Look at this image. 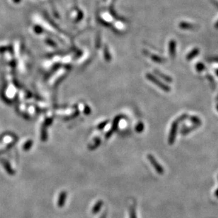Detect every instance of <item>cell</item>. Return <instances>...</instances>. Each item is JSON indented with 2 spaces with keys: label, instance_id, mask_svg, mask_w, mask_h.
<instances>
[{
  "label": "cell",
  "instance_id": "7",
  "mask_svg": "<svg viewBox=\"0 0 218 218\" xmlns=\"http://www.w3.org/2000/svg\"><path fill=\"white\" fill-rule=\"evenodd\" d=\"M198 54H199V49H198V48H195V49H193L192 51L187 55V60H191V59H192L193 58H195L196 56H197Z\"/></svg>",
  "mask_w": 218,
  "mask_h": 218
},
{
  "label": "cell",
  "instance_id": "4",
  "mask_svg": "<svg viewBox=\"0 0 218 218\" xmlns=\"http://www.w3.org/2000/svg\"><path fill=\"white\" fill-rule=\"evenodd\" d=\"M148 160L150 161V162L151 163L152 166H153L155 169L157 171V172H158V173H160V174H162V173H164V169H163L162 167L160 166V164H159L158 162H157V160L155 159L153 156H152V155H148Z\"/></svg>",
  "mask_w": 218,
  "mask_h": 218
},
{
  "label": "cell",
  "instance_id": "6",
  "mask_svg": "<svg viewBox=\"0 0 218 218\" xmlns=\"http://www.w3.org/2000/svg\"><path fill=\"white\" fill-rule=\"evenodd\" d=\"M169 55L172 58H174L176 55V43L175 41L173 40H172L169 43Z\"/></svg>",
  "mask_w": 218,
  "mask_h": 218
},
{
  "label": "cell",
  "instance_id": "5",
  "mask_svg": "<svg viewBox=\"0 0 218 218\" xmlns=\"http://www.w3.org/2000/svg\"><path fill=\"white\" fill-rule=\"evenodd\" d=\"M154 73L156 75H158V77H160V78H162L163 80H165V81H167V82H168V83H172V79L170 77H169L168 75H166V74L162 73V72L159 71V70H154Z\"/></svg>",
  "mask_w": 218,
  "mask_h": 218
},
{
  "label": "cell",
  "instance_id": "17",
  "mask_svg": "<svg viewBox=\"0 0 218 218\" xmlns=\"http://www.w3.org/2000/svg\"><path fill=\"white\" fill-rule=\"evenodd\" d=\"M217 100H218V96H217Z\"/></svg>",
  "mask_w": 218,
  "mask_h": 218
},
{
  "label": "cell",
  "instance_id": "15",
  "mask_svg": "<svg viewBox=\"0 0 218 218\" xmlns=\"http://www.w3.org/2000/svg\"><path fill=\"white\" fill-rule=\"evenodd\" d=\"M216 74H217V75L218 76V70H216Z\"/></svg>",
  "mask_w": 218,
  "mask_h": 218
},
{
  "label": "cell",
  "instance_id": "13",
  "mask_svg": "<svg viewBox=\"0 0 218 218\" xmlns=\"http://www.w3.org/2000/svg\"><path fill=\"white\" fill-rule=\"evenodd\" d=\"M104 58H105V59L107 61L109 62L111 60V56L110 52H109L107 48H106L105 50H104Z\"/></svg>",
  "mask_w": 218,
  "mask_h": 218
},
{
  "label": "cell",
  "instance_id": "14",
  "mask_svg": "<svg viewBox=\"0 0 218 218\" xmlns=\"http://www.w3.org/2000/svg\"><path fill=\"white\" fill-rule=\"evenodd\" d=\"M107 123H108V120L104 121V123H102V124H100V125H99V127H98V128H99V129H102V128H103V127H104V126H105V125H106L107 124Z\"/></svg>",
  "mask_w": 218,
  "mask_h": 218
},
{
  "label": "cell",
  "instance_id": "11",
  "mask_svg": "<svg viewBox=\"0 0 218 218\" xmlns=\"http://www.w3.org/2000/svg\"><path fill=\"white\" fill-rule=\"evenodd\" d=\"M205 68H206V67H205L204 64L202 63H198L196 65V70L198 72H203L205 70Z\"/></svg>",
  "mask_w": 218,
  "mask_h": 218
},
{
  "label": "cell",
  "instance_id": "12",
  "mask_svg": "<svg viewBox=\"0 0 218 218\" xmlns=\"http://www.w3.org/2000/svg\"><path fill=\"white\" fill-rule=\"evenodd\" d=\"M190 120L191 122L193 123L194 124H196V125H200V124H201V121H200V118L197 117V116H191V117L190 118Z\"/></svg>",
  "mask_w": 218,
  "mask_h": 218
},
{
  "label": "cell",
  "instance_id": "3",
  "mask_svg": "<svg viewBox=\"0 0 218 218\" xmlns=\"http://www.w3.org/2000/svg\"><path fill=\"white\" fill-rule=\"evenodd\" d=\"M123 118V116H122L121 115H119L117 116V117H115V118L114 119V120H113V123H112V128H111L110 130V131L108 132L106 134V138L108 139L110 138V136L112 135L113 133H114L115 131L117 130V129H118V125H119V122H120L121 119Z\"/></svg>",
  "mask_w": 218,
  "mask_h": 218
},
{
  "label": "cell",
  "instance_id": "2",
  "mask_svg": "<svg viewBox=\"0 0 218 218\" xmlns=\"http://www.w3.org/2000/svg\"><path fill=\"white\" fill-rule=\"evenodd\" d=\"M179 123V122L177 119H176V120L174 121V122L172 123V127H171V130H170V133H169V139H168V142L170 145H173L174 142H175Z\"/></svg>",
  "mask_w": 218,
  "mask_h": 218
},
{
  "label": "cell",
  "instance_id": "10",
  "mask_svg": "<svg viewBox=\"0 0 218 218\" xmlns=\"http://www.w3.org/2000/svg\"><path fill=\"white\" fill-rule=\"evenodd\" d=\"M144 130V124L142 122H139L136 126V131L138 133H142Z\"/></svg>",
  "mask_w": 218,
  "mask_h": 218
},
{
  "label": "cell",
  "instance_id": "9",
  "mask_svg": "<svg viewBox=\"0 0 218 218\" xmlns=\"http://www.w3.org/2000/svg\"><path fill=\"white\" fill-rule=\"evenodd\" d=\"M198 126H199V125H194L193 127H188V128H185V129H183L182 130V133L183 134V135H186V134H188L189 133H190L191 131L193 130L194 129H196V127H198Z\"/></svg>",
  "mask_w": 218,
  "mask_h": 218
},
{
  "label": "cell",
  "instance_id": "16",
  "mask_svg": "<svg viewBox=\"0 0 218 218\" xmlns=\"http://www.w3.org/2000/svg\"><path fill=\"white\" fill-rule=\"evenodd\" d=\"M217 111H218V105H217Z\"/></svg>",
  "mask_w": 218,
  "mask_h": 218
},
{
  "label": "cell",
  "instance_id": "1",
  "mask_svg": "<svg viewBox=\"0 0 218 218\" xmlns=\"http://www.w3.org/2000/svg\"><path fill=\"white\" fill-rule=\"evenodd\" d=\"M146 78H147L148 80H150V81H151V82H152L155 85L158 86V87H160L161 89L163 90V91H165L166 92H169L170 90H171V89H170V87H169V86H167V84H165L162 82V81H160L158 79H157L156 77L153 75V74H152L150 73H148L147 74H146Z\"/></svg>",
  "mask_w": 218,
  "mask_h": 218
},
{
  "label": "cell",
  "instance_id": "8",
  "mask_svg": "<svg viewBox=\"0 0 218 218\" xmlns=\"http://www.w3.org/2000/svg\"><path fill=\"white\" fill-rule=\"evenodd\" d=\"M150 58H151L154 62H155V63H164V62H165V59L160 58V57H159L158 55H150Z\"/></svg>",
  "mask_w": 218,
  "mask_h": 218
}]
</instances>
